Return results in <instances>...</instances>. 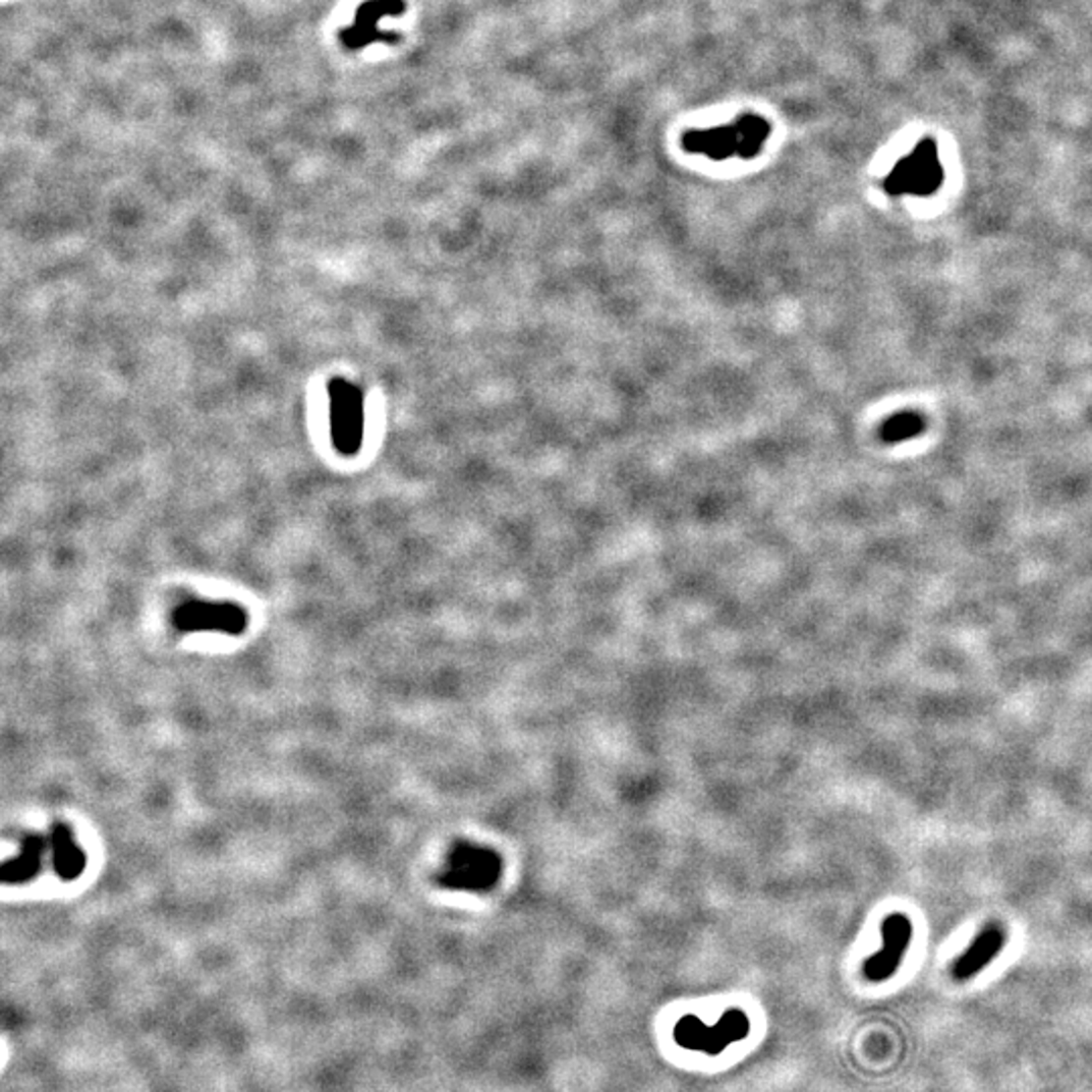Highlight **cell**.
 Listing matches in <instances>:
<instances>
[{"label": "cell", "instance_id": "6da1fadb", "mask_svg": "<svg viewBox=\"0 0 1092 1092\" xmlns=\"http://www.w3.org/2000/svg\"><path fill=\"white\" fill-rule=\"evenodd\" d=\"M773 126L759 114H743L733 122L692 128L682 138V151L694 157L708 158L712 162L725 160H753L765 151Z\"/></svg>", "mask_w": 1092, "mask_h": 1092}, {"label": "cell", "instance_id": "7a4b0ae2", "mask_svg": "<svg viewBox=\"0 0 1092 1092\" xmlns=\"http://www.w3.org/2000/svg\"><path fill=\"white\" fill-rule=\"evenodd\" d=\"M504 872L502 856L466 840L456 842L438 872L440 886L460 893H490L498 886Z\"/></svg>", "mask_w": 1092, "mask_h": 1092}, {"label": "cell", "instance_id": "3957f363", "mask_svg": "<svg viewBox=\"0 0 1092 1092\" xmlns=\"http://www.w3.org/2000/svg\"><path fill=\"white\" fill-rule=\"evenodd\" d=\"M330 401V440L334 450L352 458L360 452L364 442V397L362 391L346 381L332 379L328 385Z\"/></svg>", "mask_w": 1092, "mask_h": 1092}, {"label": "cell", "instance_id": "277c9868", "mask_svg": "<svg viewBox=\"0 0 1092 1092\" xmlns=\"http://www.w3.org/2000/svg\"><path fill=\"white\" fill-rule=\"evenodd\" d=\"M751 1032V1020L741 1010H729L714 1026H706L696 1016H684L674 1026V1040L678 1046L706 1056L723 1054L731 1044L741 1042Z\"/></svg>", "mask_w": 1092, "mask_h": 1092}, {"label": "cell", "instance_id": "5b68a950", "mask_svg": "<svg viewBox=\"0 0 1092 1092\" xmlns=\"http://www.w3.org/2000/svg\"><path fill=\"white\" fill-rule=\"evenodd\" d=\"M942 164L936 145L931 138L921 140L909 157L903 158L884 180V188L893 196L915 194L929 196L942 184Z\"/></svg>", "mask_w": 1092, "mask_h": 1092}, {"label": "cell", "instance_id": "8992f818", "mask_svg": "<svg viewBox=\"0 0 1092 1092\" xmlns=\"http://www.w3.org/2000/svg\"><path fill=\"white\" fill-rule=\"evenodd\" d=\"M249 624L247 612L229 601L188 599L172 612V625L182 633H225L241 635Z\"/></svg>", "mask_w": 1092, "mask_h": 1092}, {"label": "cell", "instance_id": "52a82bcc", "mask_svg": "<svg viewBox=\"0 0 1092 1092\" xmlns=\"http://www.w3.org/2000/svg\"><path fill=\"white\" fill-rule=\"evenodd\" d=\"M911 938H913V923L907 915L895 913L886 917L882 923V949L874 953L870 959H866L864 977L872 983H882L890 979L897 973L911 944Z\"/></svg>", "mask_w": 1092, "mask_h": 1092}, {"label": "cell", "instance_id": "ba28073f", "mask_svg": "<svg viewBox=\"0 0 1092 1092\" xmlns=\"http://www.w3.org/2000/svg\"><path fill=\"white\" fill-rule=\"evenodd\" d=\"M1008 942V931L1001 923L991 921L987 923L977 936L971 940V944L963 951V955L955 961L951 975L955 981H967L975 977L985 965H989L999 951Z\"/></svg>", "mask_w": 1092, "mask_h": 1092}, {"label": "cell", "instance_id": "9c48e42d", "mask_svg": "<svg viewBox=\"0 0 1092 1092\" xmlns=\"http://www.w3.org/2000/svg\"><path fill=\"white\" fill-rule=\"evenodd\" d=\"M49 848H51V860L57 876L65 882L77 880L88 864L83 848L77 844L75 836L65 823H55L49 836Z\"/></svg>", "mask_w": 1092, "mask_h": 1092}, {"label": "cell", "instance_id": "30bf717a", "mask_svg": "<svg viewBox=\"0 0 1092 1092\" xmlns=\"http://www.w3.org/2000/svg\"><path fill=\"white\" fill-rule=\"evenodd\" d=\"M45 850H49V844L41 836H28L22 842L20 852L4 862L2 880L6 884H22L35 878L41 868Z\"/></svg>", "mask_w": 1092, "mask_h": 1092}, {"label": "cell", "instance_id": "8fae6325", "mask_svg": "<svg viewBox=\"0 0 1092 1092\" xmlns=\"http://www.w3.org/2000/svg\"><path fill=\"white\" fill-rule=\"evenodd\" d=\"M927 427V421L917 411H901L886 419V423L880 429V438L884 444H903L909 440H915L921 436Z\"/></svg>", "mask_w": 1092, "mask_h": 1092}]
</instances>
